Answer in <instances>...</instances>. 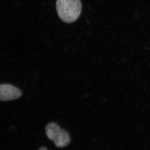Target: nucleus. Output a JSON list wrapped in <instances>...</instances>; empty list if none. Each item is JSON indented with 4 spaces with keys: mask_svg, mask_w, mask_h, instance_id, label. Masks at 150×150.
<instances>
[{
    "mask_svg": "<svg viewBox=\"0 0 150 150\" xmlns=\"http://www.w3.org/2000/svg\"><path fill=\"white\" fill-rule=\"evenodd\" d=\"M46 133L48 139L54 142L57 147H64L69 144L71 139L69 133L54 122L46 126Z\"/></svg>",
    "mask_w": 150,
    "mask_h": 150,
    "instance_id": "obj_2",
    "label": "nucleus"
},
{
    "mask_svg": "<svg viewBox=\"0 0 150 150\" xmlns=\"http://www.w3.org/2000/svg\"><path fill=\"white\" fill-rule=\"evenodd\" d=\"M39 150H48L47 149H46V147H42L40 148V149H39Z\"/></svg>",
    "mask_w": 150,
    "mask_h": 150,
    "instance_id": "obj_4",
    "label": "nucleus"
},
{
    "mask_svg": "<svg viewBox=\"0 0 150 150\" xmlns=\"http://www.w3.org/2000/svg\"><path fill=\"white\" fill-rule=\"evenodd\" d=\"M56 10L60 19L64 22L71 23L77 20L81 12L80 0H57Z\"/></svg>",
    "mask_w": 150,
    "mask_h": 150,
    "instance_id": "obj_1",
    "label": "nucleus"
},
{
    "mask_svg": "<svg viewBox=\"0 0 150 150\" xmlns=\"http://www.w3.org/2000/svg\"><path fill=\"white\" fill-rule=\"evenodd\" d=\"M22 95L20 89L12 85L2 84L0 86V99L7 101L18 99Z\"/></svg>",
    "mask_w": 150,
    "mask_h": 150,
    "instance_id": "obj_3",
    "label": "nucleus"
}]
</instances>
